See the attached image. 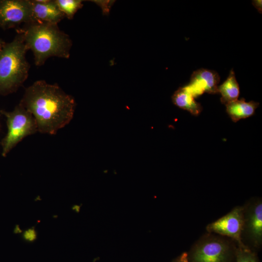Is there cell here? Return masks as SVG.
Returning a JSON list of instances; mask_svg holds the SVG:
<instances>
[{
  "mask_svg": "<svg viewBox=\"0 0 262 262\" xmlns=\"http://www.w3.org/2000/svg\"><path fill=\"white\" fill-rule=\"evenodd\" d=\"M36 121L38 131L55 134L73 117L76 102L57 84L38 80L26 88L19 103Z\"/></svg>",
  "mask_w": 262,
  "mask_h": 262,
  "instance_id": "6da1fadb",
  "label": "cell"
},
{
  "mask_svg": "<svg viewBox=\"0 0 262 262\" xmlns=\"http://www.w3.org/2000/svg\"><path fill=\"white\" fill-rule=\"evenodd\" d=\"M16 31L22 35L28 50L33 51L36 66H42L51 57L68 59L70 56L71 40L57 24L33 21Z\"/></svg>",
  "mask_w": 262,
  "mask_h": 262,
  "instance_id": "7a4b0ae2",
  "label": "cell"
},
{
  "mask_svg": "<svg viewBox=\"0 0 262 262\" xmlns=\"http://www.w3.org/2000/svg\"><path fill=\"white\" fill-rule=\"evenodd\" d=\"M14 39L0 49V95L16 92L28 77V50L22 35L16 32Z\"/></svg>",
  "mask_w": 262,
  "mask_h": 262,
  "instance_id": "3957f363",
  "label": "cell"
},
{
  "mask_svg": "<svg viewBox=\"0 0 262 262\" xmlns=\"http://www.w3.org/2000/svg\"><path fill=\"white\" fill-rule=\"evenodd\" d=\"M6 118L7 133L2 140L1 155L6 157L8 153L25 137L38 131L37 126L32 115L20 104L13 111L0 110Z\"/></svg>",
  "mask_w": 262,
  "mask_h": 262,
  "instance_id": "277c9868",
  "label": "cell"
},
{
  "mask_svg": "<svg viewBox=\"0 0 262 262\" xmlns=\"http://www.w3.org/2000/svg\"><path fill=\"white\" fill-rule=\"evenodd\" d=\"M229 242L216 237H208L192 250L191 262H229L231 256Z\"/></svg>",
  "mask_w": 262,
  "mask_h": 262,
  "instance_id": "5b68a950",
  "label": "cell"
},
{
  "mask_svg": "<svg viewBox=\"0 0 262 262\" xmlns=\"http://www.w3.org/2000/svg\"><path fill=\"white\" fill-rule=\"evenodd\" d=\"M33 21L30 0H0V27L3 30L17 29L21 24Z\"/></svg>",
  "mask_w": 262,
  "mask_h": 262,
  "instance_id": "8992f818",
  "label": "cell"
},
{
  "mask_svg": "<svg viewBox=\"0 0 262 262\" xmlns=\"http://www.w3.org/2000/svg\"><path fill=\"white\" fill-rule=\"evenodd\" d=\"M244 223V208L237 206L226 215L209 224L206 229L209 232L230 237L237 242L239 246L245 247L242 242Z\"/></svg>",
  "mask_w": 262,
  "mask_h": 262,
  "instance_id": "52a82bcc",
  "label": "cell"
},
{
  "mask_svg": "<svg viewBox=\"0 0 262 262\" xmlns=\"http://www.w3.org/2000/svg\"><path fill=\"white\" fill-rule=\"evenodd\" d=\"M244 223L243 233L254 246L262 242V203L256 200L244 208Z\"/></svg>",
  "mask_w": 262,
  "mask_h": 262,
  "instance_id": "ba28073f",
  "label": "cell"
},
{
  "mask_svg": "<svg viewBox=\"0 0 262 262\" xmlns=\"http://www.w3.org/2000/svg\"><path fill=\"white\" fill-rule=\"evenodd\" d=\"M219 82L220 77L216 72L200 68L193 73L189 84L185 87L195 98L205 92L212 94L218 93Z\"/></svg>",
  "mask_w": 262,
  "mask_h": 262,
  "instance_id": "9c48e42d",
  "label": "cell"
},
{
  "mask_svg": "<svg viewBox=\"0 0 262 262\" xmlns=\"http://www.w3.org/2000/svg\"><path fill=\"white\" fill-rule=\"evenodd\" d=\"M33 17L35 21L57 24L66 17L54 0H30Z\"/></svg>",
  "mask_w": 262,
  "mask_h": 262,
  "instance_id": "30bf717a",
  "label": "cell"
},
{
  "mask_svg": "<svg viewBox=\"0 0 262 262\" xmlns=\"http://www.w3.org/2000/svg\"><path fill=\"white\" fill-rule=\"evenodd\" d=\"M259 103L254 101L246 102L242 98L230 102L227 105L226 112L234 122L253 115Z\"/></svg>",
  "mask_w": 262,
  "mask_h": 262,
  "instance_id": "8fae6325",
  "label": "cell"
},
{
  "mask_svg": "<svg viewBox=\"0 0 262 262\" xmlns=\"http://www.w3.org/2000/svg\"><path fill=\"white\" fill-rule=\"evenodd\" d=\"M173 103L180 108L190 112L192 115L197 116L202 110L200 103L197 102L194 97L186 87H180L172 97Z\"/></svg>",
  "mask_w": 262,
  "mask_h": 262,
  "instance_id": "7c38bea8",
  "label": "cell"
},
{
  "mask_svg": "<svg viewBox=\"0 0 262 262\" xmlns=\"http://www.w3.org/2000/svg\"><path fill=\"white\" fill-rule=\"evenodd\" d=\"M218 92L221 95V103L225 105L238 99L240 93L239 86L233 69L230 70L226 80L218 86Z\"/></svg>",
  "mask_w": 262,
  "mask_h": 262,
  "instance_id": "4fadbf2b",
  "label": "cell"
},
{
  "mask_svg": "<svg viewBox=\"0 0 262 262\" xmlns=\"http://www.w3.org/2000/svg\"><path fill=\"white\" fill-rule=\"evenodd\" d=\"M59 10L65 17L71 19L76 13L83 6L81 0H54Z\"/></svg>",
  "mask_w": 262,
  "mask_h": 262,
  "instance_id": "5bb4252c",
  "label": "cell"
},
{
  "mask_svg": "<svg viewBox=\"0 0 262 262\" xmlns=\"http://www.w3.org/2000/svg\"><path fill=\"white\" fill-rule=\"evenodd\" d=\"M236 262H257L255 255L246 246H239L236 251Z\"/></svg>",
  "mask_w": 262,
  "mask_h": 262,
  "instance_id": "9a60e30c",
  "label": "cell"
},
{
  "mask_svg": "<svg viewBox=\"0 0 262 262\" xmlns=\"http://www.w3.org/2000/svg\"><path fill=\"white\" fill-rule=\"evenodd\" d=\"M253 5L258 9L260 13L262 12V0H253Z\"/></svg>",
  "mask_w": 262,
  "mask_h": 262,
  "instance_id": "2e32d148",
  "label": "cell"
},
{
  "mask_svg": "<svg viewBox=\"0 0 262 262\" xmlns=\"http://www.w3.org/2000/svg\"><path fill=\"white\" fill-rule=\"evenodd\" d=\"M5 43L6 42H5L3 40L0 38V49H1Z\"/></svg>",
  "mask_w": 262,
  "mask_h": 262,
  "instance_id": "e0dca14e",
  "label": "cell"
},
{
  "mask_svg": "<svg viewBox=\"0 0 262 262\" xmlns=\"http://www.w3.org/2000/svg\"><path fill=\"white\" fill-rule=\"evenodd\" d=\"M172 262H179V260H176L173 261Z\"/></svg>",
  "mask_w": 262,
  "mask_h": 262,
  "instance_id": "ac0fdd59",
  "label": "cell"
}]
</instances>
